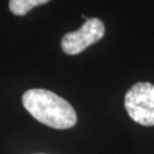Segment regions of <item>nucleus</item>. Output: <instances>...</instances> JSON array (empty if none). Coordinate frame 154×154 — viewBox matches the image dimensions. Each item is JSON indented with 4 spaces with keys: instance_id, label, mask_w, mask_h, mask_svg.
Masks as SVG:
<instances>
[{
    "instance_id": "obj_4",
    "label": "nucleus",
    "mask_w": 154,
    "mask_h": 154,
    "mask_svg": "<svg viewBox=\"0 0 154 154\" xmlns=\"http://www.w3.org/2000/svg\"><path fill=\"white\" fill-rule=\"evenodd\" d=\"M49 1L50 0H9V9L16 16H24L32 8Z\"/></svg>"
},
{
    "instance_id": "obj_1",
    "label": "nucleus",
    "mask_w": 154,
    "mask_h": 154,
    "mask_svg": "<svg viewBox=\"0 0 154 154\" xmlns=\"http://www.w3.org/2000/svg\"><path fill=\"white\" fill-rule=\"evenodd\" d=\"M22 103L35 120L50 128L67 129L77 122V113L72 105L47 89H29L23 94Z\"/></svg>"
},
{
    "instance_id": "obj_2",
    "label": "nucleus",
    "mask_w": 154,
    "mask_h": 154,
    "mask_svg": "<svg viewBox=\"0 0 154 154\" xmlns=\"http://www.w3.org/2000/svg\"><path fill=\"white\" fill-rule=\"evenodd\" d=\"M125 106L135 122L142 126H154V85L135 83L127 91Z\"/></svg>"
},
{
    "instance_id": "obj_3",
    "label": "nucleus",
    "mask_w": 154,
    "mask_h": 154,
    "mask_svg": "<svg viewBox=\"0 0 154 154\" xmlns=\"http://www.w3.org/2000/svg\"><path fill=\"white\" fill-rule=\"evenodd\" d=\"M105 34V26L98 18H88L82 26L73 32H67L62 38L61 47L67 55L82 53L90 45L96 44Z\"/></svg>"
}]
</instances>
